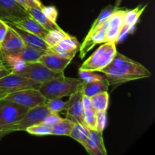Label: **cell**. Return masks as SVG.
Listing matches in <instances>:
<instances>
[{"instance_id": "obj_1", "label": "cell", "mask_w": 155, "mask_h": 155, "mask_svg": "<svg viewBox=\"0 0 155 155\" xmlns=\"http://www.w3.org/2000/svg\"><path fill=\"white\" fill-rule=\"evenodd\" d=\"M100 72L104 74L109 86H118L127 82L148 78L151 75L143 64L117 51L111 62Z\"/></svg>"}, {"instance_id": "obj_2", "label": "cell", "mask_w": 155, "mask_h": 155, "mask_svg": "<svg viewBox=\"0 0 155 155\" xmlns=\"http://www.w3.org/2000/svg\"><path fill=\"white\" fill-rule=\"evenodd\" d=\"M83 82L80 78H71L64 75L42 83L39 88L46 100L70 96L82 87Z\"/></svg>"}, {"instance_id": "obj_3", "label": "cell", "mask_w": 155, "mask_h": 155, "mask_svg": "<svg viewBox=\"0 0 155 155\" xmlns=\"http://www.w3.org/2000/svg\"><path fill=\"white\" fill-rule=\"evenodd\" d=\"M104 43L83 62L79 70L100 72L111 62L117 51L116 43L113 42H106Z\"/></svg>"}, {"instance_id": "obj_4", "label": "cell", "mask_w": 155, "mask_h": 155, "mask_svg": "<svg viewBox=\"0 0 155 155\" xmlns=\"http://www.w3.org/2000/svg\"><path fill=\"white\" fill-rule=\"evenodd\" d=\"M50 113L51 112L45 104L29 109L28 111L18 122L0 131V138L13 132L26 131L28 127L42 123L47 115Z\"/></svg>"}, {"instance_id": "obj_5", "label": "cell", "mask_w": 155, "mask_h": 155, "mask_svg": "<svg viewBox=\"0 0 155 155\" xmlns=\"http://www.w3.org/2000/svg\"><path fill=\"white\" fill-rule=\"evenodd\" d=\"M41 83L33 81L24 76L15 73H10L0 78V98L8 94L13 93L23 89H39Z\"/></svg>"}, {"instance_id": "obj_6", "label": "cell", "mask_w": 155, "mask_h": 155, "mask_svg": "<svg viewBox=\"0 0 155 155\" xmlns=\"http://www.w3.org/2000/svg\"><path fill=\"white\" fill-rule=\"evenodd\" d=\"M28 110L27 107L0 98V131L18 122Z\"/></svg>"}, {"instance_id": "obj_7", "label": "cell", "mask_w": 155, "mask_h": 155, "mask_svg": "<svg viewBox=\"0 0 155 155\" xmlns=\"http://www.w3.org/2000/svg\"><path fill=\"white\" fill-rule=\"evenodd\" d=\"M17 74L41 84L64 75V72L50 70L39 61L27 63L26 66Z\"/></svg>"}, {"instance_id": "obj_8", "label": "cell", "mask_w": 155, "mask_h": 155, "mask_svg": "<svg viewBox=\"0 0 155 155\" xmlns=\"http://www.w3.org/2000/svg\"><path fill=\"white\" fill-rule=\"evenodd\" d=\"M0 98L13 101L29 109L45 104L47 101L37 89H23L13 93L8 94Z\"/></svg>"}, {"instance_id": "obj_9", "label": "cell", "mask_w": 155, "mask_h": 155, "mask_svg": "<svg viewBox=\"0 0 155 155\" xmlns=\"http://www.w3.org/2000/svg\"><path fill=\"white\" fill-rule=\"evenodd\" d=\"M28 15L27 9L16 0H0V20L3 22L17 24Z\"/></svg>"}, {"instance_id": "obj_10", "label": "cell", "mask_w": 155, "mask_h": 155, "mask_svg": "<svg viewBox=\"0 0 155 155\" xmlns=\"http://www.w3.org/2000/svg\"><path fill=\"white\" fill-rule=\"evenodd\" d=\"M82 88V87H81ZM80 89L70 95V98L68 100V107H67V117L71 120L74 124H84V107L83 105V95L82 89Z\"/></svg>"}, {"instance_id": "obj_11", "label": "cell", "mask_w": 155, "mask_h": 155, "mask_svg": "<svg viewBox=\"0 0 155 155\" xmlns=\"http://www.w3.org/2000/svg\"><path fill=\"white\" fill-rule=\"evenodd\" d=\"M107 22L95 29H90L83 43L80 45V58L83 59L90 50L98 44L106 42L105 33Z\"/></svg>"}, {"instance_id": "obj_12", "label": "cell", "mask_w": 155, "mask_h": 155, "mask_svg": "<svg viewBox=\"0 0 155 155\" xmlns=\"http://www.w3.org/2000/svg\"><path fill=\"white\" fill-rule=\"evenodd\" d=\"M42 6L43 5L40 0H27V11L32 18H34L48 31L54 30H61L62 29L59 27L58 24H57V23L50 21L45 16L42 11Z\"/></svg>"}, {"instance_id": "obj_13", "label": "cell", "mask_w": 155, "mask_h": 155, "mask_svg": "<svg viewBox=\"0 0 155 155\" xmlns=\"http://www.w3.org/2000/svg\"><path fill=\"white\" fill-rule=\"evenodd\" d=\"M127 9L120 8L109 18L106 27V42H113L117 43V39L124 26V15Z\"/></svg>"}, {"instance_id": "obj_14", "label": "cell", "mask_w": 155, "mask_h": 155, "mask_svg": "<svg viewBox=\"0 0 155 155\" xmlns=\"http://www.w3.org/2000/svg\"><path fill=\"white\" fill-rule=\"evenodd\" d=\"M80 48V44L77 38L69 35L54 46L51 47L48 53H53L63 58L73 59Z\"/></svg>"}, {"instance_id": "obj_15", "label": "cell", "mask_w": 155, "mask_h": 155, "mask_svg": "<svg viewBox=\"0 0 155 155\" xmlns=\"http://www.w3.org/2000/svg\"><path fill=\"white\" fill-rule=\"evenodd\" d=\"M6 24H7L8 27H10L12 29H13V30L19 35L20 37H21V39L24 41V44H25L26 45H28V46H31L33 47V48H38V49L42 50V51H46L47 53L49 51L51 47L45 42V41L42 38L39 37L37 35L33 34V33H30V32L27 31L26 30L21 28V27H19V26H18L15 24L7 23Z\"/></svg>"}, {"instance_id": "obj_16", "label": "cell", "mask_w": 155, "mask_h": 155, "mask_svg": "<svg viewBox=\"0 0 155 155\" xmlns=\"http://www.w3.org/2000/svg\"><path fill=\"white\" fill-rule=\"evenodd\" d=\"M147 4L145 5H141L138 6L133 9H127L125 15H124V26H123L120 33L118 36L117 43L121 42L127 36L129 33H130V32L132 33L133 30H134L135 26L137 24L139 18L144 12V11L145 10Z\"/></svg>"}, {"instance_id": "obj_17", "label": "cell", "mask_w": 155, "mask_h": 155, "mask_svg": "<svg viewBox=\"0 0 155 155\" xmlns=\"http://www.w3.org/2000/svg\"><path fill=\"white\" fill-rule=\"evenodd\" d=\"M25 46L24 41L19 35L10 27L8 26V30L4 39L0 44V49L4 55L17 54Z\"/></svg>"}, {"instance_id": "obj_18", "label": "cell", "mask_w": 155, "mask_h": 155, "mask_svg": "<svg viewBox=\"0 0 155 155\" xmlns=\"http://www.w3.org/2000/svg\"><path fill=\"white\" fill-rule=\"evenodd\" d=\"M102 133L97 130H90L87 139L82 145L89 154L107 155Z\"/></svg>"}, {"instance_id": "obj_19", "label": "cell", "mask_w": 155, "mask_h": 155, "mask_svg": "<svg viewBox=\"0 0 155 155\" xmlns=\"http://www.w3.org/2000/svg\"><path fill=\"white\" fill-rule=\"evenodd\" d=\"M71 61L72 59L63 58L53 53H45L39 58L38 61L42 63L50 70L58 71V72H64Z\"/></svg>"}, {"instance_id": "obj_20", "label": "cell", "mask_w": 155, "mask_h": 155, "mask_svg": "<svg viewBox=\"0 0 155 155\" xmlns=\"http://www.w3.org/2000/svg\"><path fill=\"white\" fill-rule=\"evenodd\" d=\"M15 24L21 27V28L26 30L27 31L30 32V33H33V34L37 35V36L42 38L43 39L47 35V33H48V30H47L45 27H42L39 22H37L30 15H28L25 18L18 21Z\"/></svg>"}, {"instance_id": "obj_21", "label": "cell", "mask_w": 155, "mask_h": 155, "mask_svg": "<svg viewBox=\"0 0 155 155\" xmlns=\"http://www.w3.org/2000/svg\"><path fill=\"white\" fill-rule=\"evenodd\" d=\"M109 84L105 77L98 81L92 82L89 83H83L82 92L83 95L92 97L96 94L102 92H108Z\"/></svg>"}, {"instance_id": "obj_22", "label": "cell", "mask_w": 155, "mask_h": 155, "mask_svg": "<svg viewBox=\"0 0 155 155\" xmlns=\"http://www.w3.org/2000/svg\"><path fill=\"white\" fill-rule=\"evenodd\" d=\"M45 53H47L46 51L25 45L22 49L17 53V54L27 63H33L38 61L39 58Z\"/></svg>"}, {"instance_id": "obj_23", "label": "cell", "mask_w": 155, "mask_h": 155, "mask_svg": "<svg viewBox=\"0 0 155 155\" xmlns=\"http://www.w3.org/2000/svg\"><path fill=\"white\" fill-rule=\"evenodd\" d=\"M92 109L95 112L107 111L109 104V95L107 92H102L91 97Z\"/></svg>"}, {"instance_id": "obj_24", "label": "cell", "mask_w": 155, "mask_h": 155, "mask_svg": "<svg viewBox=\"0 0 155 155\" xmlns=\"http://www.w3.org/2000/svg\"><path fill=\"white\" fill-rule=\"evenodd\" d=\"M74 123L71 120L65 118L56 125L51 127V135L53 136H70L71 131L74 127Z\"/></svg>"}, {"instance_id": "obj_25", "label": "cell", "mask_w": 155, "mask_h": 155, "mask_svg": "<svg viewBox=\"0 0 155 155\" xmlns=\"http://www.w3.org/2000/svg\"><path fill=\"white\" fill-rule=\"evenodd\" d=\"M5 58L6 67L10 70L11 73L17 74V73L20 72L27 64L17 54L5 55Z\"/></svg>"}, {"instance_id": "obj_26", "label": "cell", "mask_w": 155, "mask_h": 155, "mask_svg": "<svg viewBox=\"0 0 155 155\" xmlns=\"http://www.w3.org/2000/svg\"><path fill=\"white\" fill-rule=\"evenodd\" d=\"M89 132H90V130L85 125L80 124H75L72 131H71V135H70V137H71L80 144L83 145L87 139Z\"/></svg>"}, {"instance_id": "obj_27", "label": "cell", "mask_w": 155, "mask_h": 155, "mask_svg": "<svg viewBox=\"0 0 155 155\" xmlns=\"http://www.w3.org/2000/svg\"><path fill=\"white\" fill-rule=\"evenodd\" d=\"M120 9V7L117 6H113V5H109L106 6L104 8L102 9V11L101 12V13L99 14L98 18H96L95 21H94L93 24H92L91 29H95L96 27H99L101 24H103L104 23L107 22V20L109 19L110 16L114 13L115 12Z\"/></svg>"}, {"instance_id": "obj_28", "label": "cell", "mask_w": 155, "mask_h": 155, "mask_svg": "<svg viewBox=\"0 0 155 155\" xmlns=\"http://www.w3.org/2000/svg\"><path fill=\"white\" fill-rule=\"evenodd\" d=\"M70 34H68V33L64 31L63 30H51V31H48V33H47L45 37L44 38V40L45 41V42H46L50 47H53L56 44L58 43L61 40L64 39L65 37L68 36Z\"/></svg>"}, {"instance_id": "obj_29", "label": "cell", "mask_w": 155, "mask_h": 155, "mask_svg": "<svg viewBox=\"0 0 155 155\" xmlns=\"http://www.w3.org/2000/svg\"><path fill=\"white\" fill-rule=\"evenodd\" d=\"M45 105L51 113L58 114L63 110H66L68 107V101H63L61 98L47 100Z\"/></svg>"}, {"instance_id": "obj_30", "label": "cell", "mask_w": 155, "mask_h": 155, "mask_svg": "<svg viewBox=\"0 0 155 155\" xmlns=\"http://www.w3.org/2000/svg\"><path fill=\"white\" fill-rule=\"evenodd\" d=\"M26 132H27V133L31 135H34V136H48V135H51V127L44 125L43 124L40 123V124H35V125L28 127L26 130Z\"/></svg>"}, {"instance_id": "obj_31", "label": "cell", "mask_w": 155, "mask_h": 155, "mask_svg": "<svg viewBox=\"0 0 155 155\" xmlns=\"http://www.w3.org/2000/svg\"><path fill=\"white\" fill-rule=\"evenodd\" d=\"M84 124L90 130H96V112L93 109L84 110Z\"/></svg>"}, {"instance_id": "obj_32", "label": "cell", "mask_w": 155, "mask_h": 155, "mask_svg": "<svg viewBox=\"0 0 155 155\" xmlns=\"http://www.w3.org/2000/svg\"><path fill=\"white\" fill-rule=\"evenodd\" d=\"M79 77L83 83H89L92 82L98 81V80H101L104 77L101 75L96 74L93 71H81L79 70Z\"/></svg>"}, {"instance_id": "obj_33", "label": "cell", "mask_w": 155, "mask_h": 155, "mask_svg": "<svg viewBox=\"0 0 155 155\" xmlns=\"http://www.w3.org/2000/svg\"><path fill=\"white\" fill-rule=\"evenodd\" d=\"M107 125V111L96 112V130L103 133Z\"/></svg>"}, {"instance_id": "obj_34", "label": "cell", "mask_w": 155, "mask_h": 155, "mask_svg": "<svg viewBox=\"0 0 155 155\" xmlns=\"http://www.w3.org/2000/svg\"><path fill=\"white\" fill-rule=\"evenodd\" d=\"M62 119H63V118L61 117L58 115V114L50 113L48 114L46 116V117L42 120V124H43L44 125L48 126V127H52L53 126L56 125V124H58L60 121H61Z\"/></svg>"}, {"instance_id": "obj_35", "label": "cell", "mask_w": 155, "mask_h": 155, "mask_svg": "<svg viewBox=\"0 0 155 155\" xmlns=\"http://www.w3.org/2000/svg\"><path fill=\"white\" fill-rule=\"evenodd\" d=\"M42 11L45 16L53 22H56L58 18V11L54 6H42Z\"/></svg>"}, {"instance_id": "obj_36", "label": "cell", "mask_w": 155, "mask_h": 155, "mask_svg": "<svg viewBox=\"0 0 155 155\" xmlns=\"http://www.w3.org/2000/svg\"><path fill=\"white\" fill-rule=\"evenodd\" d=\"M83 105L84 107V110H89L92 109V101H91V97L86 96V95H83Z\"/></svg>"}, {"instance_id": "obj_37", "label": "cell", "mask_w": 155, "mask_h": 155, "mask_svg": "<svg viewBox=\"0 0 155 155\" xmlns=\"http://www.w3.org/2000/svg\"><path fill=\"white\" fill-rule=\"evenodd\" d=\"M8 30V25L6 24V23L3 22L2 24L1 27H0V44L2 43V42L4 39L6 33H7Z\"/></svg>"}, {"instance_id": "obj_38", "label": "cell", "mask_w": 155, "mask_h": 155, "mask_svg": "<svg viewBox=\"0 0 155 155\" xmlns=\"http://www.w3.org/2000/svg\"><path fill=\"white\" fill-rule=\"evenodd\" d=\"M10 73H11L10 70H9L7 67L0 64V78L8 75V74H10Z\"/></svg>"}, {"instance_id": "obj_39", "label": "cell", "mask_w": 155, "mask_h": 155, "mask_svg": "<svg viewBox=\"0 0 155 155\" xmlns=\"http://www.w3.org/2000/svg\"><path fill=\"white\" fill-rule=\"evenodd\" d=\"M0 64L6 66V62H5V58L4 54L2 52L1 49H0Z\"/></svg>"}, {"instance_id": "obj_40", "label": "cell", "mask_w": 155, "mask_h": 155, "mask_svg": "<svg viewBox=\"0 0 155 155\" xmlns=\"http://www.w3.org/2000/svg\"><path fill=\"white\" fill-rule=\"evenodd\" d=\"M18 2H19L20 4L22 5L26 9H27V0H16Z\"/></svg>"}, {"instance_id": "obj_41", "label": "cell", "mask_w": 155, "mask_h": 155, "mask_svg": "<svg viewBox=\"0 0 155 155\" xmlns=\"http://www.w3.org/2000/svg\"><path fill=\"white\" fill-rule=\"evenodd\" d=\"M121 2H122V0H116V2H115V6H117V7H119V5H120Z\"/></svg>"}]
</instances>
